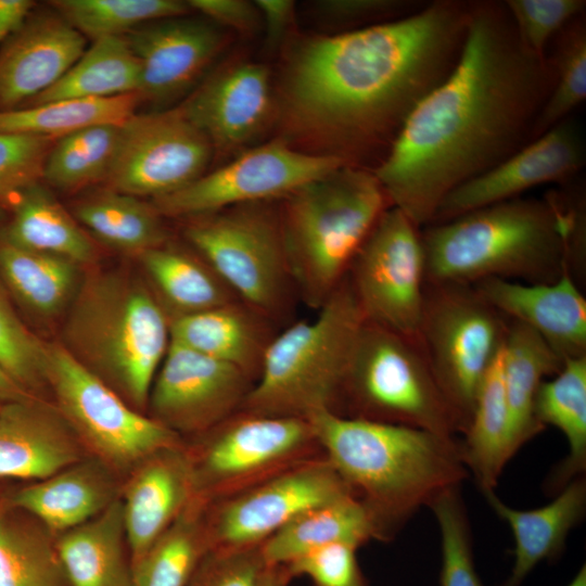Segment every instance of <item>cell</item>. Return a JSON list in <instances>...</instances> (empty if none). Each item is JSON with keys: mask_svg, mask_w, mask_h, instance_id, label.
I'll return each mask as SVG.
<instances>
[{"mask_svg": "<svg viewBox=\"0 0 586 586\" xmlns=\"http://www.w3.org/2000/svg\"><path fill=\"white\" fill-rule=\"evenodd\" d=\"M548 54L520 43L502 1H473L460 58L413 110L372 173L418 227L444 198L532 141L552 88Z\"/></svg>", "mask_w": 586, "mask_h": 586, "instance_id": "cell-1", "label": "cell"}, {"mask_svg": "<svg viewBox=\"0 0 586 586\" xmlns=\"http://www.w3.org/2000/svg\"><path fill=\"white\" fill-rule=\"evenodd\" d=\"M472 3L434 0L402 18L302 42L282 86L289 129L349 165L380 152L383 160L456 66Z\"/></svg>", "mask_w": 586, "mask_h": 586, "instance_id": "cell-2", "label": "cell"}, {"mask_svg": "<svg viewBox=\"0 0 586 586\" xmlns=\"http://www.w3.org/2000/svg\"><path fill=\"white\" fill-rule=\"evenodd\" d=\"M429 285L505 279L549 283L581 258L585 211L581 198L552 192L517 198L421 228Z\"/></svg>", "mask_w": 586, "mask_h": 586, "instance_id": "cell-3", "label": "cell"}, {"mask_svg": "<svg viewBox=\"0 0 586 586\" xmlns=\"http://www.w3.org/2000/svg\"><path fill=\"white\" fill-rule=\"evenodd\" d=\"M326 458L391 540L422 507L469 476L456 436L322 410L308 418Z\"/></svg>", "mask_w": 586, "mask_h": 586, "instance_id": "cell-4", "label": "cell"}, {"mask_svg": "<svg viewBox=\"0 0 586 586\" xmlns=\"http://www.w3.org/2000/svg\"><path fill=\"white\" fill-rule=\"evenodd\" d=\"M63 337L79 364L142 408L170 343L169 317L139 280L97 273L81 285Z\"/></svg>", "mask_w": 586, "mask_h": 586, "instance_id": "cell-5", "label": "cell"}, {"mask_svg": "<svg viewBox=\"0 0 586 586\" xmlns=\"http://www.w3.org/2000/svg\"><path fill=\"white\" fill-rule=\"evenodd\" d=\"M283 201L279 216L296 294L317 310L345 279L359 247L392 205L371 169L348 164Z\"/></svg>", "mask_w": 586, "mask_h": 586, "instance_id": "cell-6", "label": "cell"}, {"mask_svg": "<svg viewBox=\"0 0 586 586\" xmlns=\"http://www.w3.org/2000/svg\"><path fill=\"white\" fill-rule=\"evenodd\" d=\"M366 322L347 277L314 318L292 322L268 344L239 411L308 419L339 412L351 356Z\"/></svg>", "mask_w": 586, "mask_h": 586, "instance_id": "cell-7", "label": "cell"}, {"mask_svg": "<svg viewBox=\"0 0 586 586\" xmlns=\"http://www.w3.org/2000/svg\"><path fill=\"white\" fill-rule=\"evenodd\" d=\"M337 413L443 435L462 433L420 344L367 321L351 356Z\"/></svg>", "mask_w": 586, "mask_h": 586, "instance_id": "cell-8", "label": "cell"}, {"mask_svg": "<svg viewBox=\"0 0 586 586\" xmlns=\"http://www.w3.org/2000/svg\"><path fill=\"white\" fill-rule=\"evenodd\" d=\"M191 218L184 237L234 295L272 323L286 317L297 294L272 202Z\"/></svg>", "mask_w": 586, "mask_h": 586, "instance_id": "cell-9", "label": "cell"}, {"mask_svg": "<svg viewBox=\"0 0 586 586\" xmlns=\"http://www.w3.org/2000/svg\"><path fill=\"white\" fill-rule=\"evenodd\" d=\"M507 331L504 316L472 285L426 284L419 344L462 434Z\"/></svg>", "mask_w": 586, "mask_h": 586, "instance_id": "cell-10", "label": "cell"}, {"mask_svg": "<svg viewBox=\"0 0 586 586\" xmlns=\"http://www.w3.org/2000/svg\"><path fill=\"white\" fill-rule=\"evenodd\" d=\"M205 433L202 446L188 451L195 497L206 504L323 455L305 418L238 411Z\"/></svg>", "mask_w": 586, "mask_h": 586, "instance_id": "cell-11", "label": "cell"}, {"mask_svg": "<svg viewBox=\"0 0 586 586\" xmlns=\"http://www.w3.org/2000/svg\"><path fill=\"white\" fill-rule=\"evenodd\" d=\"M47 382L66 423L109 463L138 466L181 444L179 434L136 410L62 345H49Z\"/></svg>", "mask_w": 586, "mask_h": 586, "instance_id": "cell-12", "label": "cell"}, {"mask_svg": "<svg viewBox=\"0 0 586 586\" xmlns=\"http://www.w3.org/2000/svg\"><path fill=\"white\" fill-rule=\"evenodd\" d=\"M346 277L367 322L419 343L426 288L420 227L388 207Z\"/></svg>", "mask_w": 586, "mask_h": 586, "instance_id": "cell-13", "label": "cell"}, {"mask_svg": "<svg viewBox=\"0 0 586 586\" xmlns=\"http://www.w3.org/2000/svg\"><path fill=\"white\" fill-rule=\"evenodd\" d=\"M346 164L335 155L305 153L273 141L153 199L152 205L161 215L191 218L240 204L273 202Z\"/></svg>", "mask_w": 586, "mask_h": 586, "instance_id": "cell-14", "label": "cell"}, {"mask_svg": "<svg viewBox=\"0 0 586 586\" xmlns=\"http://www.w3.org/2000/svg\"><path fill=\"white\" fill-rule=\"evenodd\" d=\"M353 494L324 455L207 505L211 549L260 546L306 510Z\"/></svg>", "mask_w": 586, "mask_h": 586, "instance_id": "cell-15", "label": "cell"}, {"mask_svg": "<svg viewBox=\"0 0 586 586\" xmlns=\"http://www.w3.org/2000/svg\"><path fill=\"white\" fill-rule=\"evenodd\" d=\"M213 150L181 107L135 113L119 125L105 179L115 191L156 199L201 177Z\"/></svg>", "mask_w": 586, "mask_h": 586, "instance_id": "cell-16", "label": "cell"}, {"mask_svg": "<svg viewBox=\"0 0 586 586\" xmlns=\"http://www.w3.org/2000/svg\"><path fill=\"white\" fill-rule=\"evenodd\" d=\"M253 384L241 369L170 341L148 403L177 434L205 433L240 410Z\"/></svg>", "mask_w": 586, "mask_h": 586, "instance_id": "cell-17", "label": "cell"}, {"mask_svg": "<svg viewBox=\"0 0 586 586\" xmlns=\"http://www.w3.org/2000/svg\"><path fill=\"white\" fill-rule=\"evenodd\" d=\"M585 163L586 145L582 126L570 116L489 170L449 192L431 224L521 198L524 192L540 184H569L583 170Z\"/></svg>", "mask_w": 586, "mask_h": 586, "instance_id": "cell-18", "label": "cell"}, {"mask_svg": "<svg viewBox=\"0 0 586 586\" xmlns=\"http://www.w3.org/2000/svg\"><path fill=\"white\" fill-rule=\"evenodd\" d=\"M141 67L139 94L165 102L187 90L221 50V27L198 17H168L125 35Z\"/></svg>", "mask_w": 586, "mask_h": 586, "instance_id": "cell-19", "label": "cell"}, {"mask_svg": "<svg viewBox=\"0 0 586 586\" xmlns=\"http://www.w3.org/2000/svg\"><path fill=\"white\" fill-rule=\"evenodd\" d=\"M86 39L55 10H33L0 48V112L51 88L85 52Z\"/></svg>", "mask_w": 586, "mask_h": 586, "instance_id": "cell-20", "label": "cell"}, {"mask_svg": "<svg viewBox=\"0 0 586 586\" xmlns=\"http://www.w3.org/2000/svg\"><path fill=\"white\" fill-rule=\"evenodd\" d=\"M272 105L267 67L241 62L217 72L180 107L213 149L230 152L252 141L265 128Z\"/></svg>", "mask_w": 586, "mask_h": 586, "instance_id": "cell-21", "label": "cell"}, {"mask_svg": "<svg viewBox=\"0 0 586 586\" xmlns=\"http://www.w3.org/2000/svg\"><path fill=\"white\" fill-rule=\"evenodd\" d=\"M472 286L504 317L536 332L563 362L586 356V300L571 272L549 283L489 278Z\"/></svg>", "mask_w": 586, "mask_h": 586, "instance_id": "cell-22", "label": "cell"}, {"mask_svg": "<svg viewBox=\"0 0 586 586\" xmlns=\"http://www.w3.org/2000/svg\"><path fill=\"white\" fill-rule=\"evenodd\" d=\"M195 498L191 458L180 445L161 449L137 466L120 500L131 563Z\"/></svg>", "mask_w": 586, "mask_h": 586, "instance_id": "cell-23", "label": "cell"}, {"mask_svg": "<svg viewBox=\"0 0 586 586\" xmlns=\"http://www.w3.org/2000/svg\"><path fill=\"white\" fill-rule=\"evenodd\" d=\"M75 435L60 412L12 399L0 409V477L41 480L80 461Z\"/></svg>", "mask_w": 586, "mask_h": 586, "instance_id": "cell-24", "label": "cell"}, {"mask_svg": "<svg viewBox=\"0 0 586 586\" xmlns=\"http://www.w3.org/2000/svg\"><path fill=\"white\" fill-rule=\"evenodd\" d=\"M514 539L513 564L501 586H521L544 561H553L564 550L569 533L586 513V480L578 476L557 493L555 499L536 509L521 510L506 505L495 493H483Z\"/></svg>", "mask_w": 586, "mask_h": 586, "instance_id": "cell-25", "label": "cell"}, {"mask_svg": "<svg viewBox=\"0 0 586 586\" xmlns=\"http://www.w3.org/2000/svg\"><path fill=\"white\" fill-rule=\"evenodd\" d=\"M267 318L242 303L169 317L170 341L230 364L255 382L275 334Z\"/></svg>", "mask_w": 586, "mask_h": 586, "instance_id": "cell-26", "label": "cell"}, {"mask_svg": "<svg viewBox=\"0 0 586 586\" xmlns=\"http://www.w3.org/2000/svg\"><path fill=\"white\" fill-rule=\"evenodd\" d=\"M67 586H132L120 500L54 543Z\"/></svg>", "mask_w": 586, "mask_h": 586, "instance_id": "cell-27", "label": "cell"}, {"mask_svg": "<svg viewBox=\"0 0 586 586\" xmlns=\"http://www.w3.org/2000/svg\"><path fill=\"white\" fill-rule=\"evenodd\" d=\"M370 540H383L368 508L354 495H345L313 507L260 545L266 564H289L317 549L348 544L359 548Z\"/></svg>", "mask_w": 586, "mask_h": 586, "instance_id": "cell-28", "label": "cell"}, {"mask_svg": "<svg viewBox=\"0 0 586 586\" xmlns=\"http://www.w3.org/2000/svg\"><path fill=\"white\" fill-rule=\"evenodd\" d=\"M106 472L81 460L20 489L12 506L47 530L66 532L91 520L115 499Z\"/></svg>", "mask_w": 586, "mask_h": 586, "instance_id": "cell-29", "label": "cell"}, {"mask_svg": "<svg viewBox=\"0 0 586 586\" xmlns=\"http://www.w3.org/2000/svg\"><path fill=\"white\" fill-rule=\"evenodd\" d=\"M563 364L532 329L512 320L508 323L502 347V372L513 456L544 430L534 416L535 398L540 384L559 372Z\"/></svg>", "mask_w": 586, "mask_h": 586, "instance_id": "cell-30", "label": "cell"}, {"mask_svg": "<svg viewBox=\"0 0 586 586\" xmlns=\"http://www.w3.org/2000/svg\"><path fill=\"white\" fill-rule=\"evenodd\" d=\"M537 423L557 428L569 453L546 481L548 492H560L586 470V356L568 359L551 380H545L534 403Z\"/></svg>", "mask_w": 586, "mask_h": 586, "instance_id": "cell-31", "label": "cell"}, {"mask_svg": "<svg viewBox=\"0 0 586 586\" xmlns=\"http://www.w3.org/2000/svg\"><path fill=\"white\" fill-rule=\"evenodd\" d=\"M461 441L463 459L482 494L495 491L507 462L513 457L510 416L506 397L502 349L487 371Z\"/></svg>", "mask_w": 586, "mask_h": 586, "instance_id": "cell-32", "label": "cell"}, {"mask_svg": "<svg viewBox=\"0 0 586 586\" xmlns=\"http://www.w3.org/2000/svg\"><path fill=\"white\" fill-rule=\"evenodd\" d=\"M11 208L12 218L0 234L4 240L77 265L94 259L95 249L89 237L39 182L24 190Z\"/></svg>", "mask_w": 586, "mask_h": 586, "instance_id": "cell-33", "label": "cell"}, {"mask_svg": "<svg viewBox=\"0 0 586 586\" xmlns=\"http://www.w3.org/2000/svg\"><path fill=\"white\" fill-rule=\"evenodd\" d=\"M140 87V63L126 37H103L93 40L58 82L22 107L59 100L139 93Z\"/></svg>", "mask_w": 586, "mask_h": 586, "instance_id": "cell-34", "label": "cell"}, {"mask_svg": "<svg viewBox=\"0 0 586 586\" xmlns=\"http://www.w3.org/2000/svg\"><path fill=\"white\" fill-rule=\"evenodd\" d=\"M207 505L199 498L132 563V586H187L211 550Z\"/></svg>", "mask_w": 586, "mask_h": 586, "instance_id": "cell-35", "label": "cell"}, {"mask_svg": "<svg viewBox=\"0 0 586 586\" xmlns=\"http://www.w3.org/2000/svg\"><path fill=\"white\" fill-rule=\"evenodd\" d=\"M173 316L240 301L201 257L165 243L139 255Z\"/></svg>", "mask_w": 586, "mask_h": 586, "instance_id": "cell-36", "label": "cell"}, {"mask_svg": "<svg viewBox=\"0 0 586 586\" xmlns=\"http://www.w3.org/2000/svg\"><path fill=\"white\" fill-rule=\"evenodd\" d=\"M0 276L13 294L34 313H60L73 295L78 265L52 254L27 250L0 237Z\"/></svg>", "mask_w": 586, "mask_h": 586, "instance_id": "cell-37", "label": "cell"}, {"mask_svg": "<svg viewBox=\"0 0 586 586\" xmlns=\"http://www.w3.org/2000/svg\"><path fill=\"white\" fill-rule=\"evenodd\" d=\"M75 216L102 242L138 255L167 239L162 215L153 205L113 189L78 202Z\"/></svg>", "mask_w": 586, "mask_h": 586, "instance_id": "cell-38", "label": "cell"}, {"mask_svg": "<svg viewBox=\"0 0 586 586\" xmlns=\"http://www.w3.org/2000/svg\"><path fill=\"white\" fill-rule=\"evenodd\" d=\"M141 101L136 92L101 99L59 100L0 112V132L58 139L93 125H120L135 114Z\"/></svg>", "mask_w": 586, "mask_h": 586, "instance_id": "cell-39", "label": "cell"}, {"mask_svg": "<svg viewBox=\"0 0 586 586\" xmlns=\"http://www.w3.org/2000/svg\"><path fill=\"white\" fill-rule=\"evenodd\" d=\"M118 130L119 125L102 124L58 138L46 156L41 178L62 191H75L105 179Z\"/></svg>", "mask_w": 586, "mask_h": 586, "instance_id": "cell-40", "label": "cell"}, {"mask_svg": "<svg viewBox=\"0 0 586 586\" xmlns=\"http://www.w3.org/2000/svg\"><path fill=\"white\" fill-rule=\"evenodd\" d=\"M54 543L0 508V586H65Z\"/></svg>", "mask_w": 586, "mask_h": 586, "instance_id": "cell-41", "label": "cell"}, {"mask_svg": "<svg viewBox=\"0 0 586 586\" xmlns=\"http://www.w3.org/2000/svg\"><path fill=\"white\" fill-rule=\"evenodd\" d=\"M552 43L555 48L548 53L552 88L535 122L532 140L572 116L586 99L585 13L570 22Z\"/></svg>", "mask_w": 586, "mask_h": 586, "instance_id": "cell-42", "label": "cell"}, {"mask_svg": "<svg viewBox=\"0 0 586 586\" xmlns=\"http://www.w3.org/2000/svg\"><path fill=\"white\" fill-rule=\"evenodd\" d=\"M53 9L82 36L92 40L125 36L135 28L191 11L178 0H56Z\"/></svg>", "mask_w": 586, "mask_h": 586, "instance_id": "cell-43", "label": "cell"}, {"mask_svg": "<svg viewBox=\"0 0 586 586\" xmlns=\"http://www.w3.org/2000/svg\"><path fill=\"white\" fill-rule=\"evenodd\" d=\"M429 508L435 515L441 536L440 586H485L475 568L469 518L460 486L438 495Z\"/></svg>", "mask_w": 586, "mask_h": 586, "instance_id": "cell-44", "label": "cell"}, {"mask_svg": "<svg viewBox=\"0 0 586 586\" xmlns=\"http://www.w3.org/2000/svg\"><path fill=\"white\" fill-rule=\"evenodd\" d=\"M49 345L15 313L0 279V368L20 386L47 381Z\"/></svg>", "mask_w": 586, "mask_h": 586, "instance_id": "cell-45", "label": "cell"}, {"mask_svg": "<svg viewBox=\"0 0 586 586\" xmlns=\"http://www.w3.org/2000/svg\"><path fill=\"white\" fill-rule=\"evenodd\" d=\"M515 35L530 53L546 58L549 44L574 18L584 14L585 0H505Z\"/></svg>", "mask_w": 586, "mask_h": 586, "instance_id": "cell-46", "label": "cell"}, {"mask_svg": "<svg viewBox=\"0 0 586 586\" xmlns=\"http://www.w3.org/2000/svg\"><path fill=\"white\" fill-rule=\"evenodd\" d=\"M53 138L0 132V205H12L17 196L42 177Z\"/></svg>", "mask_w": 586, "mask_h": 586, "instance_id": "cell-47", "label": "cell"}, {"mask_svg": "<svg viewBox=\"0 0 586 586\" xmlns=\"http://www.w3.org/2000/svg\"><path fill=\"white\" fill-rule=\"evenodd\" d=\"M357 547L330 545L292 561L293 577L307 576L313 586H369L357 559Z\"/></svg>", "mask_w": 586, "mask_h": 586, "instance_id": "cell-48", "label": "cell"}, {"mask_svg": "<svg viewBox=\"0 0 586 586\" xmlns=\"http://www.w3.org/2000/svg\"><path fill=\"white\" fill-rule=\"evenodd\" d=\"M266 565L260 546L211 549L187 586H257Z\"/></svg>", "mask_w": 586, "mask_h": 586, "instance_id": "cell-49", "label": "cell"}, {"mask_svg": "<svg viewBox=\"0 0 586 586\" xmlns=\"http://www.w3.org/2000/svg\"><path fill=\"white\" fill-rule=\"evenodd\" d=\"M187 3L191 11L201 13L220 27L251 31L260 21L254 2L246 0H189Z\"/></svg>", "mask_w": 586, "mask_h": 586, "instance_id": "cell-50", "label": "cell"}, {"mask_svg": "<svg viewBox=\"0 0 586 586\" xmlns=\"http://www.w3.org/2000/svg\"><path fill=\"white\" fill-rule=\"evenodd\" d=\"M254 4L265 25L266 44L275 49L284 39L292 24L295 4L291 0H256Z\"/></svg>", "mask_w": 586, "mask_h": 586, "instance_id": "cell-51", "label": "cell"}, {"mask_svg": "<svg viewBox=\"0 0 586 586\" xmlns=\"http://www.w3.org/2000/svg\"><path fill=\"white\" fill-rule=\"evenodd\" d=\"M35 5L31 0H0V48L23 25Z\"/></svg>", "mask_w": 586, "mask_h": 586, "instance_id": "cell-52", "label": "cell"}, {"mask_svg": "<svg viewBox=\"0 0 586 586\" xmlns=\"http://www.w3.org/2000/svg\"><path fill=\"white\" fill-rule=\"evenodd\" d=\"M293 575L285 564L266 565L257 586H289Z\"/></svg>", "mask_w": 586, "mask_h": 586, "instance_id": "cell-53", "label": "cell"}, {"mask_svg": "<svg viewBox=\"0 0 586 586\" xmlns=\"http://www.w3.org/2000/svg\"><path fill=\"white\" fill-rule=\"evenodd\" d=\"M21 387L0 368V397L16 399Z\"/></svg>", "mask_w": 586, "mask_h": 586, "instance_id": "cell-54", "label": "cell"}, {"mask_svg": "<svg viewBox=\"0 0 586 586\" xmlns=\"http://www.w3.org/2000/svg\"><path fill=\"white\" fill-rule=\"evenodd\" d=\"M566 586H586V564H583Z\"/></svg>", "mask_w": 586, "mask_h": 586, "instance_id": "cell-55", "label": "cell"}, {"mask_svg": "<svg viewBox=\"0 0 586 586\" xmlns=\"http://www.w3.org/2000/svg\"><path fill=\"white\" fill-rule=\"evenodd\" d=\"M3 217V207L0 205V220L2 219Z\"/></svg>", "mask_w": 586, "mask_h": 586, "instance_id": "cell-56", "label": "cell"}]
</instances>
